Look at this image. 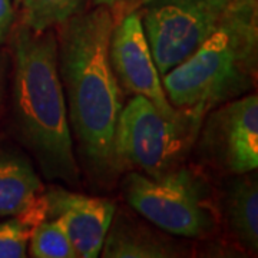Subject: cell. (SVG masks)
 <instances>
[{
  "instance_id": "cell-8",
  "label": "cell",
  "mask_w": 258,
  "mask_h": 258,
  "mask_svg": "<svg viewBox=\"0 0 258 258\" xmlns=\"http://www.w3.org/2000/svg\"><path fill=\"white\" fill-rule=\"evenodd\" d=\"M109 62L123 91L147 98L165 115L178 112L179 108L171 105L162 88L141 13L134 12L115 25L109 42Z\"/></svg>"
},
{
  "instance_id": "cell-9",
  "label": "cell",
  "mask_w": 258,
  "mask_h": 258,
  "mask_svg": "<svg viewBox=\"0 0 258 258\" xmlns=\"http://www.w3.org/2000/svg\"><path fill=\"white\" fill-rule=\"evenodd\" d=\"M45 197L47 218H56L62 224L76 255L98 257L115 215V204L105 198L86 197L63 188H53Z\"/></svg>"
},
{
  "instance_id": "cell-12",
  "label": "cell",
  "mask_w": 258,
  "mask_h": 258,
  "mask_svg": "<svg viewBox=\"0 0 258 258\" xmlns=\"http://www.w3.org/2000/svg\"><path fill=\"white\" fill-rule=\"evenodd\" d=\"M224 215L231 232L249 251L258 248V188L249 176L234 179L224 197Z\"/></svg>"
},
{
  "instance_id": "cell-1",
  "label": "cell",
  "mask_w": 258,
  "mask_h": 258,
  "mask_svg": "<svg viewBox=\"0 0 258 258\" xmlns=\"http://www.w3.org/2000/svg\"><path fill=\"white\" fill-rule=\"evenodd\" d=\"M115 20L106 6L59 25L57 64L68 116L88 171L99 179L119 174L113 152L122 105L109 62Z\"/></svg>"
},
{
  "instance_id": "cell-18",
  "label": "cell",
  "mask_w": 258,
  "mask_h": 258,
  "mask_svg": "<svg viewBox=\"0 0 258 258\" xmlns=\"http://www.w3.org/2000/svg\"><path fill=\"white\" fill-rule=\"evenodd\" d=\"M2 85H3V62L0 59V96H2Z\"/></svg>"
},
{
  "instance_id": "cell-17",
  "label": "cell",
  "mask_w": 258,
  "mask_h": 258,
  "mask_svg": "<svg viewBox=\"0 0 258 258\" xmlns=\"http://www.w3.org/2000/svg\"><path fill=\"white\" fill-rule=\"evenodd\" d=\"M128 2H131V0H92L93 5H96V6H106V8L122 5V3H128Z\"/></svg>"
},
{
  "instance_id": "cell-7",
  "label": "cell",
  "mask_w": 258,
  "mask_h": 258,
  "mask_svg": "<svg viewBox=\"0 0 258 258\" xmlns=\"http://www.w3.org/2000/svg\"><path fill=\"white\" fill-rule=\"evenodd\" d=\"M203 151L225 172L245 175L258 166V98L225 102L207 120Z\"/></svg>"
},
{
  "instance_id": "cell-2",
  "label": "cell",
  "mask_w": 258,
  "mask_h": 258,
  "mask_svg": "<svg viewBox=\"0 0 258 258\" xmlns=\"http://www.w3.org/2000/svg\"><path fill=\"white\" fill-rule=\"evenodd\" d=\"M15 116L23 142L50 179L76 185V162L68 106L57 64V40L52 32L22 25L15 32Z\"/></svg>"
},
{
  "instance_id": "cell-13",
  "label": "cell",
  "mask_w": 258,
  "mask_h": 258,
  "mask_svg": "<svg viewBox=\"0 0 258 258\" xmlns=\"http://www.w3.org/2000/svg\"><path fill=\"white\" fill-rule=\"evenodd\" d=\"M47 218L45 195L36 200L15 218L0 222V258H25L33 231Z\"/></svg>"
},
{
  "instance_id": "cell-11",
  "label": "cell",
  "mask_w": 258,
  "mask_h": 258,
  "mask_svg": "<svg viewBox=\"0 0 258 258\" xmlns=\"http://www.w3.org/2000/svg\"><path fill=\"white\" fill-rule=\"evenodd\" d=\"M42 182L32 164L12 151H0V218L16 217L36 200Z\"/></svg>"
},
{
  "instance_id": "cell-4",
  "label": "cell",
  "mask_w": 258,
  "mask_h": 258,
  "mask_svg": "<svg viewBox=\"0 0 258 258\" xmlns=\"http://www.w3.org/2000/svg\"><path fill=\"white\" fill-rule=\"evenodd\" d=\"M207 112L179 108L165 115L152 102L135 95L120 109L115 126L113 152L118 172L135 169L161 178L184 168Z\"/></svg>"
},
{
  "instance_id": "cell-14",
  "label": "cell",
  "mask_w": 258,
  "mask_h": 258,
  "mask_svg": "<svg viewBox=\"0 0 258 258\" xmlns=\"http://www.w3.org/2000/svg\"><path fill=\"white\" fill-rule=\"evenodd\" d=\"M86 0H23V25L43 32L79 15Z\"/></svg>"
},
{
  "instance_id": "cell-3",
  "label": "cell",
  "mask_w": 258,
  "mask_h": 258,
  "mask_svg": "<svg viewBox=\"0 0 258 258\" xmlns=\"http://www.w3.org/2000/svg\"><path fill=\"white\" fill-rule=\"evenodd\" d=\"M257 50V0H240L194 55L164 75L168 101L208 112L240 98L255 83Z\"/></svg>"
},
{
  "instance_id": "cell-5",
  "label": "cell",
  "mask_w": 258,
  "mask_h": 258,
  "mask_svg": "<svg viewBox=\"0 0 258 258\" xmlns=\"http://www.w3.org/2000/svg\"><path fill=\"white\" fill-rule=\"evenodd\" d=\"M240 0H148L141 13L158 72L182 63L221 26Z\"/></svg>"
},
{
  "instance_id": "cell-15",
  "label": "cell",
  "mask_w": 258,
  "mask_h": 258,
  "mask_svg": "<svg viewBox=\"0 0 258 258\" xmlns=\"http://www.w3.org/2000/svg\"><path fill=\"white\" fill-rule=\"evenodd\" d=\"M28 251L35 258H78L66 231L56 218L37 225L29 241Z\"/></svg>"
},
{
  "instance_id": "cell-6",
  "label": "cell",
  "mask_w": 258,
  "mask_h": 258,
  "mask_svg": "<svg viewBox=\"0 0 258 258\" xmlns=\"http://www.w3.org/2000/svg\"><path fill=\"white\" fill-rule=\"evenodd\" d=\"M123 194L135 211L169 234L197 238L214 227L203 195L184 168L161 178L131 172L123 181Z\"/></svg>"
},
{
  "instance_id": "cell-16",
  "label": "cell",
  "mask_w": 258,
  "mask_h": 258,
  "mask_svg": "<svg viewBox=\"0 0 258 258\" xmlns=\"http://www.w3.org/2000/svg\"><path fill=\"white\" fill-rule=\"evenodd\" d=\"M15 12L10 0H0V45L6 40L9 35Z\"/></svg>"
},
{
  "instance_id": "cell-10",
  "label": "cell",
  "mask_w": 258,
  "mask_h": 258,
  "mask_svg": "<svg viewBox=\"0 0 258 258\" xmlns=\"http://www.w3.org/2000/svg\"><path fill=\"white\" fill-rule=\"evenodd\" d=\"M101 252L105 258H169L182 255V248L122 214L112 220Z\"/></svg>"
},
{
  "instance_id": "cell-19",
  "label": "cell",
  "mask_w": 258,
  "mask_h": 258,
  "mask_svg": "<svg viewBox=\"0 0 258 258\" xmlns=\"http://www.w3.org/2000/svg\"><path fill=\"white\" fill-rule=\"evenodd\" d=\"M16 2H19V3H20V2H23V0H16Z\"/></svg>"
}]
</instances>
